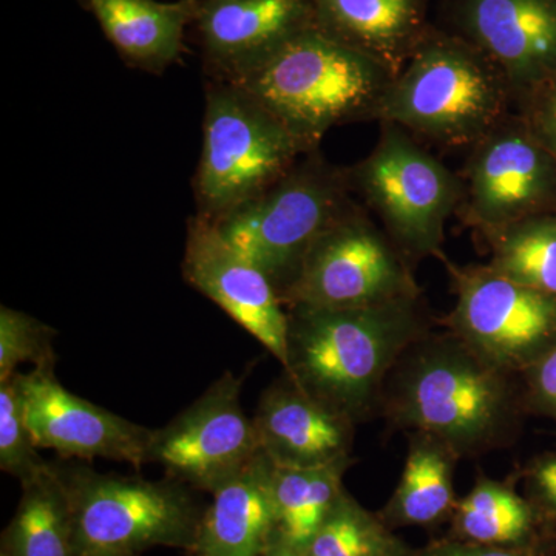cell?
Here are the masks:
<instances>
[{"label":"cell","instance_id":"18","mask_svg":"<svg viewBox=\"0 0 556 556\" xmlns=\"http://www.w3.org/2000/svg\"><path fill=\"white\" fill-rule=\"evenodd\" d=\"M274 464L258 453L211 493L190 555L263 556L278 536Z\"/></svg>","mask_w":556,"mask_h":556},{"label":"cell","instance_id":"10","mask_svg":"<svg viewBox=\"0 0 556 556\" xmlns=\"http://www.w3.org/2000/svg\"><path fill=\"white\" fill-rule=\"evenodd\" d=\"M455 306L439 324L495 367L521 375L556 346V298L490 265L459 266L441 254Z\"/></svg>","mask_w":556,"mask_h":556},{"label":"cell","instance_id":"1","mask_svg":"<svg viewBox=\"0 0 556 556\" xmlns=\"http://www.w3.org/2000/svg\"><path fill=\"white\" fill-rule=\"evenodd\" d=\"M379 409L391 427L441 439L460 459L514 444L527 416L519 376L447 329L428 332L402 354Z\"/></svg>","mask_w":556,"mask_h":556},{"label":"cell","instance_id":"20","mask_svg":"<svg viewBox=\"0 0 556 556\" xmlns=\"http://www.w3.org/2000/svg\"><path fill=\"white\" fill-rule=\"evenodd\" d=\"M130 67L161 75L181 56L199 0H79Z\"/></svg>","mask_w":556,"mask_h":556},{"label":"cell","instance_id":"23","mask_svg":"<svg viewBox=\"0 0 556 556\" xmlns=\"http://www.w3.org/2000/svg\"><path fill=\"white\" fill-rule=\"evenodd\" d=\"M450 535L468 543L522 547L543 543L551 533L529 500L514 484L479 477L457 500Z\"/></svg>","mask_w":556,"mask_h":556},{"label":"cell","instance_id":"32","mask_svg":"<svg viewBox=\"0 0 556 556\" xmlns=\"http://www.w3.org/2000/svg\"><path fill=\"white\" fill-rule=\"evenodd\" d=\"M409 556H552L551 533L543 543L522 547L485 546L447 536L433 541L426 547L416 548Z\"/></svg>","mask_w":556,"mask_h":556},{"label":"cell","instance_id":"26","mask_svg":"<svg viewBox=\"0 0 556 556\" xmlns=\"http://www.w3.org/2000/svg\"><path fill=\"white\" fill-rule=\"evenodd\" d=\"M303 551L308 556H409L415 548L345 490Z\"/></svg>","mask_w":556,"mask_h":556},{"label":"cell","instance_id":"30","mask_svg":"<svg viewBox=\"0 0 556 556\" xmlns=\"http://www.w3.org/2000/svg\"><path fill=\"white\" fill-rule=\"evenodd\" d=\"M527 415L556 424V346L519 375Z\"/></svg>","mask_w":556,"mask_h":556},{"label":"cell","instance_id":"29","mask_svg":"<svg viewBox=\"0 0 556 556\" xmlns=\"http://www.w3.org/2000/svg\"><path fill=\"white\" fill-rule=\"evenodd\" d=\"M525 496L547 529H556V450L541 453L521 470Z\"/></svg>","mask_w":556,"mask_h":556},{"label":"cell","instance_id":"33","mask_svg":"<svg viewBox=\"0 0 556 556\" xmlns=\"http://www.w3.org/2000/svg\"><path fill=\"white\" fill-rule=\"evenodd\" d=\"M263 556H308L302 547L288 543L283 538L277 536Z\"/></svg>","mask_w":556,"mask_h":556},{"label":"cell","instance_id":"24","mask_svg":"<svg viewBox=\"0 0 556 556\" xmlns=\"http://www.w3.org/2000/svg\"><path fill=\"white\" fill-rule=\"evenodd\" d=\"M351 466L353 459L313 468L274 466L278 536L305 547L345 492L343 477Z\"/></svg>","mask_w":556,"mask_h":556},{"label":"cell","instance_id":"6","mask_svg":"<svg viewBox=\"0 0 556 556\" xmlns=\"http://www.w3.org/2000/svg\"><path fill=\"white\" fill-rule=\"evenodd\" d=\"M305 153L249 91L237 84H208L203 146L193 177L197 215L217 223L257 199Z\"/></svg>","mask_w":556,"mask_h":556},{"label":"cell","instance_id":"17","mask_svg":"<svg viewBox=\"0 0 556 556\" xmlns=\"http://www.w3.org/2000/svg\"><path fill=\"white\" fill-rule=\"evenodd\" d=\"M252 419L260 450L276 467L313 468L353 459L356 424L300 390L285 372L263 393Z\"/></svg>","mask_w":556,"mask_h":556},{"label":"cell","instance_id":"34","mask_svg":"<svg viewBox=\"0 0 556 556\" xmlns=\"http://www.w3.org/2000/svg\"><path fill=\"white\" fill-rule=\"evenodd\" d=\"M551 552L556 556V529H551Z\"/></svg>","mask_w":556,"mask_h":556},{"label":"cell","instance_id":"21","mask_svg":"<svg viewBox=\"0 0 556 556\" xmlns=\"http://www.w3.org/2000/svg\"><path fill=\"white\" fill-rule=\"evenodd\" d=\"M460 457L441 439L409 433L401 479L380 518L391 529L430 527L452 518L457 503L455 468Z\"/></svg>","mask_w":556,"mask_h":556},{"label":"cell","instance_id":"3","mask_svg":"<svg viewBox=\"0 0 556 556\" xmlns=\"http://www.w3.org/2000/svg\"><path fill=\"white\" fill-rule=\"evenodd\" d=\"M514 112L501 70L467 40L431 24L394 76L379 124H396L422 144L470 149Z\"/></svg>","mask_w":556,"mask_h":556},{"label":"cell","instance_id":"14","mask_svg":"<svg viewBox=\"0 0 556 556\" xmlns=\"http://www.w3.org/2000/svg\"><path fill=\"white\" fill-rule=\"evenodd\" d=\"M56 365L16 372L25 422L38 448L76 459H112L141 468L153 430L76 396L54 375Z\"/></svg>","mask_w":556,"mask_h":556},{"label":"cell","instance_id":"25","mask_svg":"<svg viewBox=\"0 0 556 556\" xmlns=\"http://www.w3.org/2000/svg\"><path fill=\"white\" fill-rule=\"evenodd\" d=\"M485 243L493 269L556 298V214L522 219Z\"/></svg>","mask_w":556,"mask_h":556},{"label":"cell","instance_id":"15","mask_svg":"<svg viewBox=\"0 0 556 556\" xmlns=\"http://www.w3.org/2000/svg\"><path fill=\"white\" fill-rule=\"evenodd\" d=\"M182 277L287 365L288 311L268 277L219 236L214 223L188 222Z\"/></svg>","mask_w":556,"mask_h":556},{"label":"cell","instance_id":"16","mask_svg":"<svg viewBox=\"0 0 556 556\" xmlns=\"http://www.w3.org/2000/svg\"><path fill=\"white\" fill-rule=\"evenodd\" d=\"M193 24L207 72L232 84L317 27L313 0H199Z\"/></svg>","mask_w":556,"mask_h":556},{"label":"cell","instance_id":"31","mask_svg":"<svg viewBox=\"0 0 556 556\" xmlns=\"http://www.w3.org/2000/svg\"><path fill=\"white\" fill-rule=\"evenodd\" d=\"M515 112L526 121L538 141L556 156V79L533 91Z\"/></svg>","mask_w":556,"mask_h":556},{"label":"cell","instance_id":"27","mask_svg":"<svg viewBox=\"0 0 556 556\" xmlns=\"http://www.w3.org/2000/svg\"><path fill=\"white\" fill-rule=\"evenodd\" d=\"M47 463L25 422L16 375L0 380V470L27 481L46 470Z\"/></svg>","mask_w":556,"mask_h":556},{"label":"cell","instance_id":"2","mask_svg":"<svg viewBox=\"0 0 556 556\" xmlns=\"http://www.w3.org/2000/svg\"><path fill=\"white\" fill-rule=\"evenodd\" d=\"M287 311L285 375L354 424L379 412L383 387L399 358L431 331L422 298L361 308Z\"/></svg>","mask_w":556,"mask_h":556},{"label":"cell","instance_id":"13","mask_svg":"<svg viewBox=\"0 0 556 556\" xmlns=\"http://www.w3.org/2000/svg\"><path fill=\"white\" fill-rule=\"evenodd\" d=\"M433 24L501 70L515 110L556 79V0H437Z\"/></svg>","mask_w":556,"mask_h":556},{"label":"cell","instance_id":"11","mask_svg":"<svg viewBox=\"0 0 556 556\" xmlns=\"http://www.w3.org/2000/svg\"><path fill=\"white\" fill-rule=\"evenodd\" d=\"M459 177L456 215L484 241L522 219L556 214V156L517 112L468 149Z\"/></svg>","mask_w":556,"mask_h":556},{"label":"cell","instance_id":"22","mask_svg":"<svg viewBox=\"0 0 556 556\" xmlns=\"http://www.w3.org/2000/svg\"><path fill=\"white\" fill-rule=\"evenodd\" d=\"M22 496L3 530L0 556H79L75 510L61 466L21 482Z\"/></svg>","mask_w":556,"mask_h":556},{"label":"cell","instance_id":"8","mask_svg":"<svg viewBox=\"0 0 556 556\" xmlns=\"http://www.w3.org/2000/svg\"><path fill=\"white\" fill-rule=\"evenodd\" d=\"M350 170L354 193L412 265L444 254L445 226L463 201L459 174L391 123H380L378 144Z\"/></svg>","mask_w":556,"mask_h":556},{"label":"cell","instance_id":"4","mask_svg":"<svg viewBox=\"0 0 556 556\" xmlns=\"http://www.w3.org/2000/svg\"><path fill=\"white\" fill-rule=\"evenodd\" d=\"M393 79L383 65L314 27L236 84L265 105L308 155L334 127L379 123Z\"/></svg>","mask_w":556,"mask_h":556},{"label":"cell","instance_id":"28","mask_svg":"<svg viewBox=\"0 0 556 556\" xmlns=\"http://www.w3.org/2000/svg\"><path fill=\"white\" fill-rule=\"evenodd\" d=\"M56 329L30 314L0 308V380L16 375L22 364L56 365L53 340Z\"/></svg>","mask_w":556,"mask_h":556},{"label":"cell","instance_id":"36","mask_svg":"<svg viewBox=\"0 0 556 556\" xmlns=\"http://www.w3.org/2000/svg\"><path fill=\"white\" fill-rule=\"evenodd\" d=\"M192 556H204V555H192Z\"/></svg>","mask_w":556,"mask_h":556},{"label":"cell","instance_id":"9","mask_svg":"<svg viewBox=\"0 0 556 556\" xmlns=\"http://www.w3.org/2000/svg\"><path fill=\"white\" fill-rule=\"evenodd\" d=\"M422 298L413 265L354 201L309 249L285 308H361Z\"/></svg>","mask_w":556,"mask_h":556},{"label":"cell","instance_id":"35","mask_svg":"<svg viewBox=\"0 0 556 556\" xmlns=\"http://www.w3.org/2000/svg\"><path fill=\"white\" fill-rule=\"evenodd\" d=\"M83 556H138V555H130V554H89V555H83Z\"/></svg>","mask_w":556,"mask_h":556},{"label":"cell","instance_id":"19","mask_svg":"<svg viewBox=\"0 0 556 556\" xmlns=\"http://www.w3.org/2000/svg\"><path fill=\"white\" fill-rule=\"evenodd\" d=\"M318 30L401 73L433 21L430 0H313Z\"/></svg>","mask_w":556,"mask_h":556},{"label":"cell","instance_id":"12","mask_svg":"<svg viewBox=\"0 0 556 556\" xmlns=\"http://www.w3.org/2000/svg\"><path fill=\"white\" fill-rule=\"evenodd\" d=\"M241 390L243 379L225 372L189 408L153 430L148 463L160 464L167 478L190 489L217 490L262 452Z\"/></svg>","mask_w":556,"mask_h":556},{"label":"cell","instance_id":"7","mask_svg":"<svg viewBox=\"0 0 556 556\" xmlns=\"http://www.w3.org/2000/svg\"><path fill=\"white\" fill-rule=\"evenodd\" d=\"M61 468L75 510L79 556L139 555L153 547L192 554L204 508L189 485L172 478L102 475L79 464Z\"/></svg>","mask_w":556,"mask_h":556},{"label":"cell","instance_id":"5","mask_svg":"<svg viewBox=\"0 0 556 556\" xmlns=\"http://www.w3.org/2000/svg\"><path fill=\"white\" fill-rule=\"evenodd\" d=\"M350 167L308 153L257 199L214 223L283 299L318 237L354 203ZM283 303V302H281Z\"/></svg>","mask_w":556,"mask_h":556}]
</instances>
